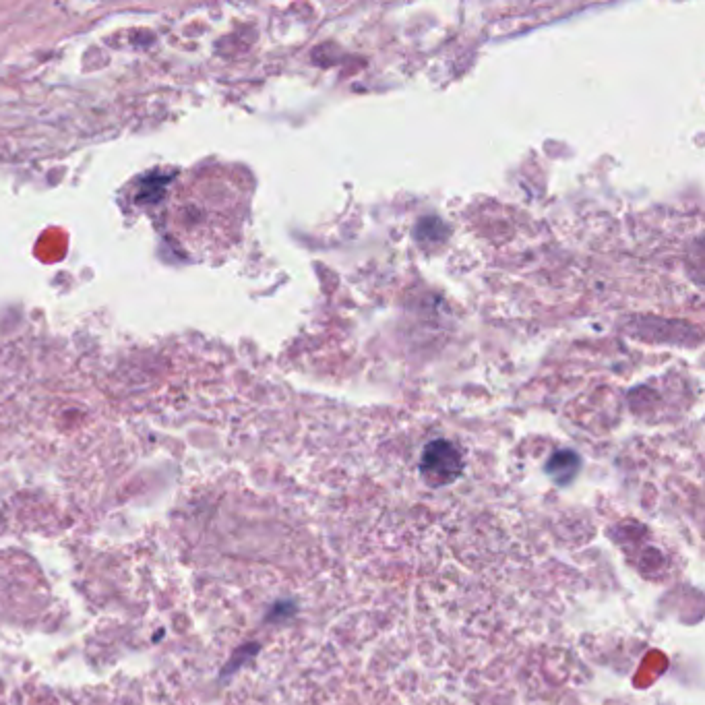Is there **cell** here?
<instances>
[{"label": "cell", "instance_id": "cell-1", "mask_svg": "<svg viewBox=\"0 0 705 705\" xmlns=\"http://www.w3.org/2000/svg\"><path fill=\"white\" fill-rule=\"evenodd\" d=\"M462 470V453L451 441L437 439L424 447L420 457V474L428 486H447L459 478Z\"/></svg>", "mask_w": 705, "mask_h": 705}, {"label": "cell", "instance_id": "cell-2", "mask_svg": "<svg viewBox=\"0 0 705 705\" xmlns=\"http://www.w3.org/2000/svg\"><path fill=\"white\" fill-rule=\"evenodd\" d=\"M577 468H579V459L573 451H559L553 455V459H550L548 474L565 484L575 476Z\"/></svg>", "mask_w": 705, "mask_h": 705}]
</instances>
